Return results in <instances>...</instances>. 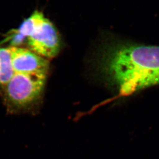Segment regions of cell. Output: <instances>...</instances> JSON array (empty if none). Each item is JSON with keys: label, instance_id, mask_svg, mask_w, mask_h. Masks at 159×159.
Instances as JSON below:
<instances>
[{"label": "cell", "instance_id": "obj_2", "mask_svg": "<svg viewBox=\"0 0 159 159\" xmlns=\"http://www.w3.org/2000/svg\"><path fill=\"white\" fill-rule=\"evenodd\" d=\"M11 46L25 43L30 50L47 59L56 57L60 49V40L53 24L39 11H35L11 33Z\"/></svg>", "mask_w": 159, "mask_h": 159}, {"label": "cell", "instance_id": "obj_1", "mask_svg": "<svg viewBox=\"0 0 159 159\" xmlns=\"http://www.w3.org/2000/svg\"><path fill=\"white\" fill-rule=\"evenodd\" d=\"M107 68L123 96L159 85V46L119 44L111 52Z\"/></svg>", "mask_w": 159, "mask_h": 159}, {"label": "cell", "instance_id": "obj_4", "mask_svg": "<svg viewBox=\"0 0 159 159\" xmlns=\"http://www.w3.org/2000/svg\"><path fill=\"white\" fill-rule=\"evenodd\" d=\"M9 50L14 74H48L49 68L48 59L27 48L11 46Z\"/></svg>", "mask_w": 159, "mask_h": 159}, {"label": "cell", "instance_id": "obj_5", "mask_svg": "<svg viewBox=\"0 0 159 159\" xmlns=\"http://www.w3.org/2000/svg\"><path fill=\"white\" fill-rule=\"evenodd\" d=\"M14 75L9 47H0V89L8 83Z\"/></svg>", "mask_w": 159, "mask_h": 159}, {"label": "cell", "instance_id": "obj_3", "mask_svg": "<svg viewBox=\"0 0 159 159\" xmlns=\"http://www.w3.org/2000/svg\"><path fill=\"white\" fill-rule=\"evenodd\" d=\"M48 74H14L1 89L7 109L11 112L30 110L39 101L44 91Z\"/></svg>", "mask_w": 159, "mask_h": 159}]
</instances>
